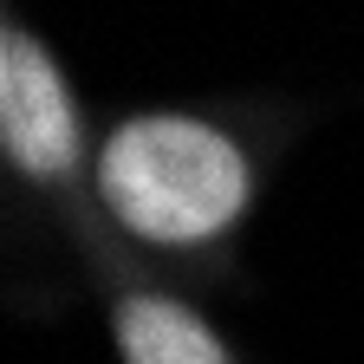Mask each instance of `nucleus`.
Here are the masks:
<instances>
[{
    "mask_svg": "<svg viewBox=\"0 0 364 364\" xmlns=\"http://www.w3.org/2000/svg\"><path fill=\"white\" fill-rule=\"evenodd\" d=\"M293 136L280 105H136L98 124L91 208L105 235L176 287H221Z\"/></svg>",
    "mask_w": 364,
    "mask_h": 364,
    "instance_id": "obj_1",
    "label": "nucleus"
},
{
    "mask_svg": "<svg viewBox=\"0 0 364 364\" xmlns=\"http://www.w3.org/2000/svg\"><path fill=\"white\" fill-rule=\"evenodd\" d=\"M91 150H98V124H91L72 72L7 0L0 7V163L20 196H33L53 215L65 241L98 215L91 208Z\"/></svg>",
    "mask_w": 364,
    "mask_h": 364,
    "instance_id": "obj_2",
    "label": "nucleus"
},
{
    "mask_svg": "<svg viewBox=\"0 0 364 364\" xmlns=\"http://www.w3.org/2000/svg\"><path fill=\"white\" fill-rule=\"evenodd\" d=\"M72 254L85 267L91 293H98V306H105L117 364H241L235 345L221 338V326L196 306V293L150 273L144 260H130L105 235L98 215L72 235Z\"/></svg>",
    "mask_w": 364,
    "mask_h": 364,
    "instance_id": "obj_3",
    "label": "nucleus"
}]
</instances>
